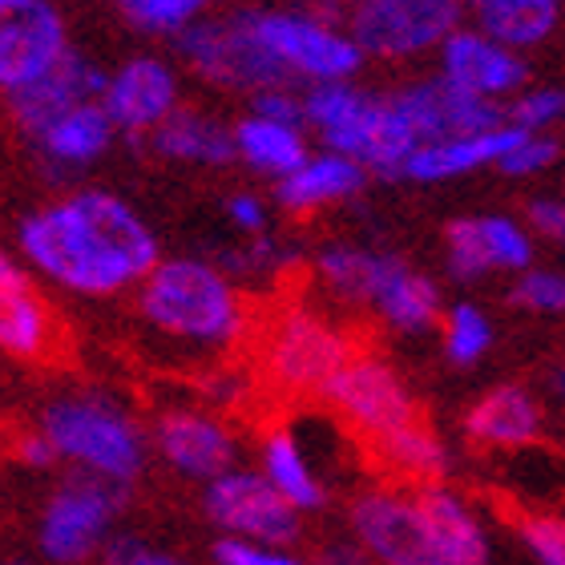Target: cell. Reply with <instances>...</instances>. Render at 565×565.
<instances>
[{"mask_svg":"<svg viewBox=\"0 0 565 565\" xmlns=\"http://www.w3.org/2000/svg\"><path fill=\"white\" fill-rule=\"evenodd\" d=\"M17 250L36 275L82 299L134 291L158 267L150 223L114 190H73L17 223Z\"/></svg>","mask_w":565,"mask_h":565,"instance_id":"obj_1","label":"cell"},{"mask_svg":"<svg viewBox=\"0 0 565 565\" xmlns=\"http://www.w3.org/2000/svg\"><path fill=\"white\" fill-rule=\"evenodd\" d=\"M134 303L158 340L190 355H218L247 335V299L223 267L206 259H158L134 287Z\"/></svg>","mask_w":565,"mask_h":565,"instance_id":"obj_2","label":"cell"},{"mask_svg":"<svg viewBox=\"0 0 565 565\" xmlns=\"http://www.w3.org/2000/svg\"><path fill=\"white\" fill-rule=\"evenodd\" d=\"M307 130L323 146L352 153L380 178H401L408 153L420 146L392 94H376L352 82H319L303 94Z\"/></svg>","mask_w":565,"mask_h":565,"instance_id":"obj_3","label":"cell"},{"mask_svg":"<svg viewBox=\"0 0 565 565\" xmlns=\"http://www.w3.org/2000/svg\"><path fill=\"white\" fill-rule=\"evenodd\" d=\"M65 465L130 489L150 465L141 424L106 392H65L36 416Z\"/></svg>","mask_w":565,"mask_h":565,"instance_id":"obj_4","label":"cell"},{"mask_svg":"<svg viewBox=\"0 0 565 565\" xmlns=\"http://www.w3.org/2000/svg\"><path fill=\"white\" fill-rule=\"evenodd\" d=\"M174 53L199 82L226 94H259L267 85H295V77L267 53L250 29L247 4L231 12H206L174 36Z\"/></svg>","mask_w":565,"mask_h":565,"instance_id":"obj_5","label":"cell"},{"mask_svg":"<svg viewBox=\"0 0 565 565\" xmlns=\"http://www.w3.org/2000/svg\"><path fill=\"white\" fill-rule=\"evenodd\" d=\"M247 17L267 53L295 82H352L364 70L367 53L343 21H331L316 9H259V4H247Z\"/></svg>","mask_w":565,"mask_h":565,"instance_id":"obj_6","label":"cell"},{"mask_svg":"<svg viewBox=\"0 0 565 565\" xmlns=\"http://www.w3.org/2000/svg\"><path fill=\"white\" fill-rule=\"evenodd\" d=\"M121 509H126V484L73 469V477H65L41 505L36 554L53 565L89 562L114 537Z\"/></svg>","mask_w":565,"mask_h":565,"instance_id":"obj_7","label":"cell"},{"mask_svg":"<svg viewBox=\"0 0 565 565\" xmlns=\"http://www.w3.org/2000/svg\"><path fill=\"white\" fill-rule=\"evenodd\" d=\"M465 12L469 0H348L343 24L372 61H413L445 45Z\"/></svg>","mask_w":565,"mask_h":565,"instance_id":"obj_8","label":"cell"},{"mask_svg":"<svg viewBox=\"0 0 565 565\" xmlns=\"http://www.w3.org/2000/svg\"><path fill=\"white\" fill-rule=\"evenodd\" d=\"M199 509L206 525L218 533H238V537H255V542L282 545L295 550L303 537V513L287 501L271 484L267 472L250 469H226L214 481L202 484Z\"/></svg>","mask_w":565,"mask_h":565,"instance_id":"obj_9","label":"cell"},{"mask_svg":"<svg viewBox=\"0 0 565 565\" xmlns=\"http://www.w3.org/2000/svg\"><path fill=\"white\" fill-rule=\"evenodd\" d=\"M352 340L316 311L291 307L271 319L263 335V367L282 392H323L328 380L352 360Z\"/></svg>","mask_w":565,"mask_h":565,"instance_id":"obj_10","label":"cell"},{"mask_svg":"<svg viewBox=\"0 0 565 565\" xmlns=\"http://www.w3.org/2000/svg\"><path fill=\"white\" fill-rule=\"evenodd\" d=\"M319 396L340 413L343 424H352L367 445L420 416L413 392L404 388V380L380 355L364 352H352V360L328 380V388Z\"/></svg>","mask_w":565,"mask_h":565,"instance_id":"obj_11","label":"cell"},{"mask_svg":"<svg viewBox=\"0 0 565 565\" xmlns=\"http://www.w3.org/2000/svg\"><path fill=\"white\" fill-rule=\"evenodd\" d=\"M348 530L372 562L384 565H436L433 533L416 493L367 489L348 509Z\"/></svg>","mask_w":565,"mask_h":565,"instance_id":"obj_12","label":"cell"},{"mask_svg":"<svg viewBox=\"0 0 565 565\" xmlns=\"http://www.w3.org/2000/svg\"><path fill=\"white\" fill-rule=\"evenodd\" d=\"M70 29L53 0H0V89L4 97L70 57Z\"/></svg>","mask_w":565,"mask_h":565,"instance_id":"obj_13","label":"cell"},{"mask_svg":"<svg viewBox=\"0 0 565 565\" xmlns=\"http://www.w3.org/2000/svg\"><path fill=\"white\" fill-rule=\"evenodd\" d=\"M153 448L186 481H214L218 472L235 469L238 440L226 420L199 404H174L153 416Z\"/></svg>","mask_w":565,"mask_h":565,"instance_id":"obj_14","label":"cell"},{"mask_svg":"<svg viewBox=\"0 0 565 565\" xmlns=\"http://www.w3.org/2000/svg\"><path fill=\"white\" fill-rule=\"evenodd\" d=\"M521 53L525 49L484 33L481 24H460L448 33L445 45L436 49V70L469 94L489 97V102H509L530 85V61Z\"/></svg>","mask_w":565,"mask_h":565,"instance_id":"obj_15","label":"cell"},{"mask_svg":"<svg viewBox=\"0 0 565 565\" xmlns=\"http://www.w3.org/2000/svg\"><path fill=\"white\" fill-rule=\"evenodd\" d=\"M33 267L12 255L0 259V348L17 364H49L57 355V316L36 291Z\"/></svg>","mask_w":565,"mask_h":565,"instance_id":"obj_16","label":"cell"},{"mask_svg":"<svg viewBox=\"0 0 565 565\" xmlns=\"http://www.w3.org/2000/svg\"><path fill=\"white\" fill-rule=\"evenodd\" d=\"M106 109L118 121L121 134L130 138H150L178 106H182V77L170 61L138 53V57L121 61L106 82Z\"/></svg>","mask_w":565,"mask_h":565,"instance_id":"obj_17","label":"cell"},{"mask_svg":"<svg viewBox=\"0 0 565 565\" xmlns=\"http://www.w3.org/2000/svg\"><path fill=\"white\" fill-rule=\"evenodd\" d=\"M396 106L404 109L408 126L416 130L420 141L436 138H457V134H481L501 126L505 118V106L501 102H489V97H477L469 89L452 85L448 77H424V82H408L396 89Z\"/></svg>","mask_w":565,"mask_h":565,"instance_id":"obj_18","label":"cell"},{"mask_svg":"<svg viewBox=\"0 0 565 565\" xmlns=\"http://www.w3.org/2000/svg\"><path fill=\"white\" fill-rule=\"evenodd\" d=\"M109 73L102 65L77 53L73 49L70 57L53 65L45 77H36L33 85H24L17 94H9V118L17 126L24 141L33 138L41 126H49L53 118H61L65 109L82 106V102H94V97H106Z\"/></svg>","mask_w":565,"mask_h":565,"instance_id":"obj_19","label":"cell"},{"mask_svg":"<svg viewBox=\"0 0 565 565\" xmlns=\"http://www.w3.org/2000/svg\"><path fill=\"white\" fill-rule=\"evenodd\" d=\"M521 138V126L513 121H501L493 130L481 134H457V138H436L420 141L408 162H404V174L408 182H420V186H436V182H457L465 174H477L484 166H497L505 158V150Z\"/></svg>","mask_w":565,"mask_h":565,"instance_id":"obj_20","label":"cell"},{"mask_svg":"<svg viewBox=\"0 0 565 565\" xmlns=\"http://www.w3.org/2000/svg\"><path fill=\"white\" fill-rule=\"evenodd\" d=\"M118 134V121L109 118L106 102L94 97V102H82V106L65 109L61 118H53L49 126H41L29 138V146L53 170H85L114 146Z\"/></svg>","mask_w":565,"mask_h":565,"instance_id":"obj_21","label":"cell"},{"mask_svg":"<svg viewBox=\"0 0 565 565\" xmlns=\"http://www.w3.org/2000/svg\"><path fill=\"white\" fill-rule=\"evenodd\" d=\"M416 497L428 518V533H433V562L436 565H484L489 562V533L484 521L477 518V509L448 489L445 481L416 484Z\"/></svg>","mask_w":565,"mask_h":565,"instance_id":"obj_22","label":"cell"},{"mask_svg":"<svg viewBox=\"0 0 565 565\" xmlns=\"http://www.w3.org/2000/svg\"><path fill=\"white\" fill-rule=\"evenodd\" d=\"M364 162H355L352 153H340L323 146L319 153H311L299 170H291L287 178L275 182V202L287 214H311L323 211L331 202H348L352 194H360L367 182Z\"/></svg>","mask_w":565,"mask_h":565,"instance_id":"obj_23","label":"cell"},{"mask_svg":"<svg viewBox=\"0 0 565 565\" xmlns=\"http://www.w3.org/2000/svg\"><path fill=\"white\" fill-rule=\"evenodd\" d=\"M465 433L481 448H530L542 436V404L521 384H501L465 413Z\"/></svg>","mask_w":565,"mask_h":565,"instance_id":"obj_24","label":"cell"},{"mask_svg":"<svg viewBox=\"0 0 565 565\" xmlns=\"http://www.w3.org/2000/svg\"><path fill=\"white\" fill-rule=\"evenodd\" d=\"M150 150L166 162H190V166H231L238 158L235 126L218 121L214 114L178 106L170 118L150 134Z\"/></svg>","mask_w":565,"mask_h":565,"instance_id":"obj_25","label":"cell"},{"mask_svg":"<svg viewBox=\"0 0 565 565\" xmlns=\"http://www.w3.org/2000/svg\"><path fill=\"white\" fill-rule=\"evenodd\" d=\"M235 146L238 162L250 166L263 178H275V182L287 178L291 170H299L311 158L303 121L267 118V114H255V109H250L247 118L235 121Z\"/></svg>","mask_w":565,"mask_h":565,"instance_id":"obj_26","label":"cell"},{"mask_svg":"<svg viewBox=\"0 0 565 565\" xmlns=\"http://www.w3.org/2000/svg\"><path fill=\"white\" fill-rule=\"evenodd\" d=\"M372 311L404 335H424L445 319L440 316V287L416 267H408L401 255H392L388 271L376 287V299H372Z\"/></svg>","mask_w":565,"mask_h":565,"instance_id":"obj_27","label":"cell"},{"mask_svg":"<svg viewBox=\"0 0 565 565\" xmlns=\"http://www.w3.org/2000/svg\"><path fill=\"white\" fill-rule=\"evenodd\" d=\"M565 0H469V21L518 49H537L562 29Z\"/></svg>","mask_w":565,"mask_h":565,"instance_id":"obj_28","label":"cell"},{"mask_svg":"<svg viewBox=\"0 0 565 565\" xmlns=\"http://www.w3.org/2000/svg\"><path fill=\"white\" fill-rule=\"evenodd\" d=\"M372 452L384 469H392L401 481L408 484H428V481H445L452 460H448L445 440L424 424V416L401 424L384 433L380 440H372Z\"/></svg>","mask_w":565,"mask_h":565,"instance_id":"obj_29","label":"cell"},{"mask_svg":"<svg viewBox=\"0 0 565 565\" xmlns=\"http://www.w3.org/2000/svg\"><path fill=\"white\" fill-rule=\"evenodd\" d=\"M259 460L263 472L271 477V484L299 513H319V509L328 505V484H323V477L316 472V465H311L307 448L299 445L295 433H282L279 428V433L263 436Z\"/></svg>","mask_w":565,"mask_h":565,"instance_id":"obj_30","label":"cell"},{"mask_svg":"<svg viewBox=\"0 0 565 565\" xmlns=\"http://www.w3.org/2000/svg\"><path fill=\"white\" fill-rule=\"evenodd\" d=\"M392 255L372 247H352V243H331L316 255V275L323 282V291L340 303L372 307L376 287L388 271Z\"/></svg>","mask_w":565,"mask_h":565,"instance_id":"obj_31","label":"cell"},{"mask_svg":"<svg viewBox=\"0 0 565 565\" xmlns=\"http://www.w3.org/2000/svg\"><path fill=\"white\" fill-rule=\"evenodd\" d=\"M440 340H445V355L452 364L472 367L493 348V319L484 316L477 303L448 307L445 319H440Z\"/></svg>","mask_w":565,"mask_h":565,"instance_id":"obj_32","label":"cell"},{"mask_svg":"<svg viewBox=\"0 0 565 565\" xmlns=\"http://www.w3.org/2000/svg\"><path fill=\"white\" fill-rule=\"evenodd\" d=\"M126 21L146 36H178L202 21L218 0H114Z\"/></svg>","mask_w":565,"mask_h":565,"instance_id":"obj_33","label":"cell"},{"mask_svg":"<svg viewBox=\"0 0 565 565\" xmlns=\"http://www.w3.org/2000/svg\"><path fill=\"white\" fill-rule=\"evenodd\" d=\"M445 267L457 282H481L489 275H497L493 259H489V247H484L481 214L452 218L445 226Z\"/></svg>","mask_w":565,"mask_h":565,"instance_id":"obj_34","label":"cell"},{"mask_svg":"<svg viewBox=\"0 0 565 565\" xmlns=\"http://www.w3.org/2000/svg\"><path fill=\"white\" fill-rule=\"evenodd\" d=\"M481 231H484V247H489V259H493V271L521 275L533 267V226H521L518 218L509 214H481Z\"/></svg>","mask_w":565,"mask_h":565,"instance_id":"obj_35","label":"cell"},{"mask_svg":"<svg viewBox=\"0 0 565 565\" xmlns=\"http://www.w3.org/2000/svg\"><path fill=\"white\" fill-rule=\"evenodd\" d=\"M505 118L521 130L550 134L565 121V89L557 85H525L518 97H509Z\"/></svg>","mask_w":565,"mask_h":565,"instance_id":"obj_36","label":"cell"},{"mask_svg":"<svg viewBox=\"0 0 565 565\" xmlns=\"http://www.w3.org/2000/svg\"><path fill=\"white\" fill-rule=\"evenodd\" d=\"M509 303L533 311V316H565V271L530 267V271L513 275Z\"/></svg>","mask_w":565,"mask_h":565,"instance_id":"obj_37","label":"cell"},{"mask_svg":"<svg viewBox=\"0 0 565 565\" xmlns=\"http://www.w3.org/2000/svg\"><path fill=\"white\" fill-rule=\"evenodd\" d=\"M562 162V146L550 134L521 130V138L505 150V158L497 162V170L505 178H542Z\"/></svg>","mask_w":565,"mask_h":565,"instance_id":"obj_38","label":"cell"},{"mask_svg":"<svg viewBox=\"0 0 565 565\" xmlns=\"http://www.w3.org/2000/svg\"><path fill=\"white\" fill-rule=\"evenodd\" d=\"M518 537L537 565H565V518H557V513L521 518Z\"/></svg>","mask_w":565,"mask_h":565,"instance_id":"obj_39","label":"cell"},{"mask_svg":"<svg viewBox=\"0 0 565 565\" xmlns=\"http://www.w3.org/2000/svg\"><path fill=\"white\" fill-rule=\"evenodd\" d=\"M211 557L218 565H295V550L282 545L255 542V537H238V533H218L211 545Z\"/></svg>","mask_w":565,"mask_h":565,"instance_id":"obj_40","label":"cell"},{"mask_svg":"<svg viewBox=\"0 0 565 565\" xmlns=\"http://www.w3.org/2000/svg\"><path fill=\"white\" fill-rule=\"evenodd\" d=\"M9 457H12V465H21V469H29V472H49L61 460L41 424H33V428H12Z\"/></svg>","mask_w":565,"mask_h":565,"instance_id":"obj_41","label":"cell"},{"mask_svg":"<svg viewBox=\"0 0 565 565\" xmlns=\"http://www.w3.org/2000/svg\"><path fill=\"white\" fill-rule=\"evenodd\" d=\"M102 557H106L109 565H174L178 562L170 550L150 545L146 537H138V533H114L106 542V550H102Z\"/></svg>","mask_w":565,"mask_h":565,"instance_id":"obj_42","label":"cell"},{"mask_svg":"<svg viewBox=\"0 0 565 565\" xmlns=\"http://www.w3.org/2000/svg\"><path fill=\"white\" fill-rule=\"evenodd\" d=\"M226 223L247 238L267 235V231H271V211H267V202H263L259 194L235 190V194H226Z\"/></svg>","mask_w":565,"mask_h":565,"instance_id":"obj_43","label":"cell"},{"mask_svg":"<svg viewBox=\"0 0 565 565\" xmlns=\"http://www.w3.org/2000/svg\"><path fill=\"white\" fill-rule=\"evenodd\" d=\"M525 218H530L537 238L554 243V247H565V190L562 194H537V199H530Z\"/></svg>","mask_w":565,"mask_h":565,"instance_id":"obj_44","label":"cell"},{"mask_svg":"<svg viewBox=\"0 0 565 565\" xmlns=\"http://www.w3.org/2000/svg\"><path fill=\"white\" fill-rule=\"evenodd\" d=\"M550 396L565 408V364H557L554 372H550Z\"/></svg>","mask_w":565,"mask_h":565,"instance_id":"obj_45","label":"cell"},{"mask_svg":"<svg viewBox=\"0 0 565 565\" xmlns=\"http://www.w3.org/2000/svg\"><path fill=\"white\" fill-rule=\"evenodd\" d=\"M562 190H565V186H562Z\"/></svg>","mask_w":565,"mask_h":565,"instance_id":"obj_46","label":"cell"}]
</instances>
